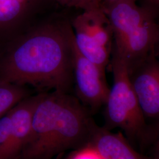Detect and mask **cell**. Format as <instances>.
<instances>
[{
  "label": "cell",
  "mask_w": 159,
  "mask_h": 159,
  "mask_svg": "<svg viewBox=\"0 0 159 159\" xmlns=\"http://www.w3.org/2000/svg\"><path fill=\"white\" fill-rule=\"evenodd\" d=\"M73 37L66 19L32 24L3 44L0 82L68 93L74 83Z\"/></svg>",
  "instance_id": "6da1fadb"
},
{
  "label": "cell",
  "mask_w": 159,
  "mask_h": 159,
  "mask_svg": "<svg viewBox=\"0 0 159 159\" xmlns=\"http://www.w3.org/2000/svg\"><path fill=\"white\" fill-rule=\"evenodd\" d=\"M91 114L68 93H42L29 141L17 159H51L65 151L87 147L96 125Z\"/></svg>",
  "instance_id": "7a4b0ae2"
},
{
  "label": "cell",
  "mask_w": 159,
  "mask_h": 159,
  "mask_svg": "<svg viewBox=\"0 0 159 159\" xmlns=\"http://www.w3.org/2000/svg\"><path fill=\"white\" fill-rule=\"evenodd\" d=\"M137 0H120L104 9L113 33L112 54L129 73L153 53L159 34L158 18Z\"/></svg>",
  "instance_id": "3957f363"
},
{
  "label": "cell",
  "mask_w": 159,
  "mask_h": 159,
  "mask_svg": "<svg viewBox=\"0 0 159 159\" xmlns=\"http://www.w3.org/2000/svg\"><path fill=\"white\" fill-rule=\"evenodd\" d=\"M113 84L104 105V127L120 129L133 143L142 142L151 129L148 126L129 79L125 64L111 54L110 63Z\"/></svg>",
  "instance_id": "277c9868"
},
{
  "label": "cell",
  "mask_w": 159,
  "mask_h": 159,
  "mask_svg": "<svg viewBox=\"0 0 159 159\" xmlns=\"http://www.w3.org/2000/svg\"><path fill=\"white\" fill-rule=\"evenodd\" d=\"M70 23L79 51L105 71L111 60L113 33L103 8L83 11Z\"/></svg>",
  "instance_id": "5b68a950"
},
{
  "label": "cell",
  "mask_w": 159,
  "mask_h": 159,
  "mask_svg": "<svg viewBox=\"0 0 159 159\" xmlns=\"http://www.w3.org/2000/svg\"><path fill=\"white\" fill-rule=\"evenodd\" d=\"M72 46L76 97L91 114L96 113L104 106L110 89L105 71L81 54L75 46L74 34Z\"/></svg>",
  "instance_id": "8992f818"
},
{
  "label": "cell",
  "mask_w": 159,
  "mask_h": 159,
  "mask_svg": "<svg viewBox=\"0 0 159 159\" xmlns=\"http://www.w3.org/2000/svg\"><path fill=\"white\" fill-rule=\"evenodd\" d=\"M129 74L148 126L157 132L159 129V63L154 52Z\"/></svg>",
  "instance_id": "52a82bcc"
},
{
  "label": "cell",
  "mask_w": 159,
  "mask_h": 159,
  "mask_svg": "<svg viewBox=\"0 0 159 159\" xmlns=\"http://www.w3.org/2000/svg\"><path fill=\"white\" fill-rule=\"evenodd\" d=\"M53 0H0V43L8 41L33 24Z\"/></svg>",
  "instance_id": "ba28073f"
},
{
  "label": "cell",
  "mask_w": 159,
  "mask_h": 159,
  "mask_svg": "<svg viewBox=\"0 0 159 159\" xmlns=\"http://www.w3.org/2000/svg\"><path fill=\"white\" fill-rule=\"evenodd\" d=\"M41 95L40 93L27 97L8 111L11 119L10 159H17L29 141L34 111Z\"/></svg>",
  "instance_id": "9c48e42d"
},
{
  "label": "cell",
  "mask_w": 159,
  "mask_h": 159,
  "mask_svg": "<svg viewBox=\"0 0 159 159\" xmlns=\"http://www.w3.org/2000/svg\"><path fill=\"white\" fill-rule=\"evenodd\" d=\"M87 146L95 150L102 159H154L137 152L121 134L97 125Z\"/></svg>",
  "instance_id": "30bf717a"
},
{
  "label": "cell",
  "mask_w": 159,
  "mask_h": 159,
  "mask_svg": "<svg viewBox=\"0 0 159 159\" xmlns=\"http://www.w3.org/2000/svg\"><path fill=\"white\" fill-rule=\"evenodd\" d=\"M30 96V90L25 85L0 82V118Z\"/></svg>",
  "instance_id": "8fae6325"
},
{
  "label": "cell",
  "mask_w": 159,
  "mask_h": 159,
  "mask_svg": "<svg viewBox=\"0 0 159 159\" xmlns=\"http://www.w3.org/2000/svg\"><path fill=\"white\" fill-rule=\"evenodd\" d=\"M11 119L9 112L0 118V159H10Z\"/></svg>",
  "instance_id": "7c38bea8"
},
{
  "label": "cell",
  "mask_w": 159,
  "mask_h": 159,
  "mask_svg": "<svg viewBox=\"0 0 159 159\" xmlns=\"http://www.w3.org/2000/svg\"><path fill=\"white\" fill-rule=\"evenodd\" d=\"M54 2L66 7L79 9L82 11L102 7L101 0H53Z\"/></svg>",
  "instance_id": "4fadbf2b"
},
{
  "label": "cell",
  "mask_w": 159,
  "mask_h": 159,
  "mask_svg": "<svg viewBox=\"0 0 159 159\" xmlns=\"http://www.w3.org/2000/svg\"><path fill=\"white\" fill-rule=\"evenodd\" d=\"M69 159H102L95 150L89 146L77 150Z\"/></svg>",
  "instance_id": "5bb4252c"
},
{
  "label": "cell",
  "mask_w": 159,
  "mask_h": 159,
  "mask_svg": "<svg viewBox=\"0 0 159 159\" xmlns=\"http://www.w3.org/2000/svg\"><path fill=\"white\" fill-rule=\"evenodd\" d=\"M141 6L147 8L154 15L159 18V0H140Z\"/></svg>",
  "instance_id": "9a60e30c"
},
{
  "label": "cell",
  "mask_w": 159,
  "mask_h": 159,
  "mask_svg": "<svg viewBox=\"0 0 159 159\" xmlns=\"http://www.w3.org/2000/svg\"><path fill=\"white\" fill-rule=\"evenodd\" d=\"M157 136L156 138L154 148V159H159V129L156 132Z\"/></svg>",
  "instance_id": "2e32d148"
},
{
  "label": "cell",
  "mask_w": 159,
  "mask_h": 159,
  "mask_svg": "<svg viewBox=\"0 0 159 159\" xmlns=\"http://www.w3.org/2000/svg\"><path fill=\"white\" fill-rule=\"evenodd\" d=\"M120 0H101L103 9L107 8L109 6L112 5L114 3L118 2Z\"/></svg>",
  "instance_id": "e0dca14e"
},
{
  "label": "cell",
  "mask_w": 159,
  "mask_h": 159,
  "mask_svg": "<svg viewBox=\"0 0 159 159\" xmlns=\"http://www.w3.org/2000/svg\"><path fill=\"white\" fill-rule=\"evenodd\" d=\"M154 54L155 57L157 58V61H159V34L156 44L155 48H154Z\"/></svg>",
  "instance_id": "ac0fdd59"
}]
</instances>
